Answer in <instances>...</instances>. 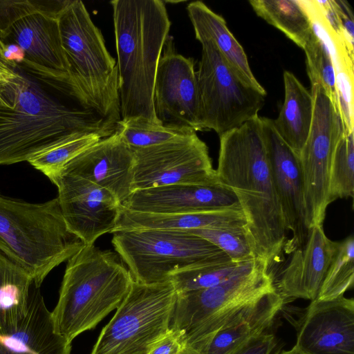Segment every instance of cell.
I'll return each instance as SVG.
<instances>
[{
	"label": "cell",
	"instance_id": "obj_12",
	"mask_svg": "<svg viewBox=\"0 0 354 354\" xmlns=\"http://www.w3.org/2000/svg\"><path fill=\"white\" fill-rule=\"evenodd\" d=\"M131 149L133 192L171 185L218 183L208 147L196 133L164 144Z\"/></svg>",
	"mask_w": 354,
	"mask_h": 354
},
{
	"label": "cell",
	"instance_id": "obj_18",
	"mask_svg": "<svg viewBox=\"0 0 354 354\" xmlns=\"http://www.w3.org/2000/svg\"><path fill=\"white\" fill-rule=\"evenodd\" d=\"M133 165L131 148L115 130L71 160L60 172L108 190L122 205L133 192Z\"/></svg>",
	"mask_w": 354,
	"mask_h": 354
},
{
	"label": "cell",
	"instance_id": "obj_8",
	"mask_svg": "<svg viewBox=\"0 0 354 354\" xmlns=\"http://www.w3.org/2000/svg\"><path fill=\"white\" fill-rule=\"evenodd\" d=\"M176 297L170 280L154 284L133 281L90 354H149L170 329Z\"/></svg>",
	"mask_w": 354,
	"mask_h": 354
},
{
	"label": "cell",
	"instance_id": "obj_31",
	"mask_svg": "<svg viewBox=\"0 0 354 354\" xmlns=\"http://www.w3.org/2000/svg\"><path fill=\"white\" fill-rule=\"evenodd\" d=\"M354 196V131L344 132L333 151L328 187V203Z\"/></svg>",
	"mask_w": 354,
	"mask_h": 354
},
{
	"label": "cell",
	"instance_id": "obj_32",
	"mask_svg": "<svg viewBox=\"0 0 354 354\" xmlns=\"http://www.w3.org/2000/svg\"><path fill=\"white\" fill-rule=\"evenodd\" d=\"M104 138L106 137L99 133H80L36 155L28 162L51 180L71 160Z\"/></svg>",
	"mask_w": 354,
	"mask_h": 354
},
{
	"label": "cell",
	"instance_id": "obj_5",
	"mask_svg": "<svg viewBox=\"0 0 354 354\" xmlns=\"http://www.w3.org/2000/svg\"><path fill=\"white\" fill-rule=\"evenodd\" d=\"M84 245L68 230L57 198L30 203L0 192V252L26 270L37 286Z\"/></svg>",
	"mask_w": 354,
	"mask_h": 354
},
{
	"label": "cell",
	"instance_id": "obj_33",
	"mask_svg": "<svg viewBox=\"0 0 354 354\" xmlns=\"http://www.w3.org/2000/svg\"><path fill=\"white\" fill-rule=\"evenodd\" d=\"M304 50L307 74L313 86H320L337 108L335 67L332 56L323 40L313 30Z\"/></svg>",
	"mask_w": 354,
	"mask_h": 354
},
{
	"label": "cell",
	"instance_id": "obj_19",
	"mask_svg": "<svg viewBox=\"0 0 354 354\" xmlns=\"http://www.w3.org/2000/svg\"><path fill=\"white\" fill-rule=\"evenodd\" d=\"M337 245L326 236L323 225L310 229L305 245L291 252L287 265L273 278L274 288L285 303L317 298Z\"/></svg>",
	"mask_w": 354,
	"mask_h": 354
},
{
	"label": "cell",
	"instance_id": "obj_2",
	"mask_svg": "<svg viewBox=\"0 0 354 354\" xmlns=\"http://www.w3.org/2000/svg\"><path fill=\"white\" fill-rule=\"evenodd\" d=\"M219 138L217 180L236 197L255 258L263 261L270 272L284 250L287 231L261 117L220 135Z\"/></svg>",
	"mask_w": 354,
	"mask_h": 354
},
{
	"label": "cell",
	"instance_id": "obj_9",
	"mask_svg": "<svg viewBox=\"0 0 354 354\" xmlns=\"http://www.w3.org/2000/svg\"><path fill=\"white\" fill-rule=\"evenodd\" d=\"M196 71L203 131L218 136L259 116L266 95L248 85L229 65L212 41H204Z\"/></svg>",
	"mask_w": 354,
	"mask_h": 354
},
{
	"label": "cell",
	"instance_id": "obj_3",
	"mask_svg": "<svg viewBox=\"0 0 354 354\" xmlns=\"http://www.w3.org/2000/svg\"><path fill=\"white\" fill-rule=\"evenodd\" d=\"M120 120L143 118L160 124L154 84L171 21L161 0H113Z\"/></svg>",
	"mask_w": 354,
	"mask_h": 354
},
{
	"label": "cell",
	"instance_id": "obj_10",
	"mask_svg": "<svg viewBox=\"0 0 354 354\" xmlns=\"http://www.w3.org/2000/svg\"><path fill=\"white\" fill-rule=\"evenodd\" d=\"M274 290L267 264L254 259L216 286L177 292L169 327L182 332L189 345L218 315L234 307L257 301Z\"/></svg>",
	"mask_w": 354,
	"mask_h": 354
},
{
	"label": "cell",
	"instance_id": "obj_11",
	"mask_svg": "<svg viewBox=\"0 0 354 354\" xmlns=\"http://www.w3.org/2000/svg\"><path fill=\"white\" fill-rule=\"evenodd\" d=\"M313 114L299 156L304 185L306 226L323 225L328 203L330 167L337 142L345 132L340 115L320 86H311Z\"/></svg>",
	"mask_w": 354,
	"mask_h": 354
},
{
	"label": "cell",
	"instance_id": "obj_16",
	"mask_svg": "<svg viewBox=\"0 0 354 354\" xmlns=\"http://www.w3.org/2000/svg\"><path fill=\"white\" fill-rule=\"evenodd\" d=\"M261 120L286 231L292 234L284 250L292 252L305 245L309 233L306 226L304 185L299 157L279 136L272 119L261 117Z\"/></svg>",
	"mask_w": 354,
	"mask_h": 354
},
{
	"label": "cell",
	"instance_id": "obj_41",
	"mask_svg": "<svg viewBox=\"0 0 354 354\" xmlns=\"http://www.w3.org/2000/svg\"><path fill=\"white\" fill-rule=\"evenodd\" d=\"M178 354H201L195 348L186 345Z\"/></svg>",
	"mask_w": 354,
	"mask_h": 354
},
{
	"label": "cell",
	"instance_id": "obj_15",
	"mask_svg": "<svg viewBox=\"0 0 354 354\" xmlns=\"http://www.w3.org/2000/svg\"><path fill=\"white\" fill-rule=\"evenodd\" d=\"M57 188L60 210L68 230L84 245L112 233L120 202L108 190L74 175L59 173L50 180Z\"/></svg>",
	"mask_w": 354,
	"mask_h": 354
},
{
	"label": "cell",
	"instance_id": "obj_1",
	"mask_svg": "<svg viewBox=\"0 0 354 354\" xmlns=\"http://www.w3.org/2000/svg\"><path fill=\"white\" fill-rule=\"evenodd\" d=\"M115 131L87 104L66 103L48 93L4 59L0 46V165L28 162L80 133L108 137Z\"/></svg>",
	"mask_w": 354,
	"mask_h": 354
},
{
	"label": "cell",
	"instance_id": "obj_21",
	"mask_svg": "<svg viewBox=\"0 0 354 354\" xmlns=\"http://www.w3.org/2000/svg\"><path fill=\"white\" fill-rule=\"evenodd\" d=\"M71 343L54 330L39 287H31L28 311L17 330L0 335V354H71Z\"/></svg>",
	"mask_w": 354,
	"mask_h": 354
},
{
	"label": "cell",
	"instance_id": "obj_17",
	"mask_svg": "<svg viewBox=\"0 0 354 354\" xmlns=\"http://www.w3.org/2000/svg\"><path fill=\"white\" fill-rule=\"evenodd\" d=\"M296 344L313 354H354V301L344 296L311 301Z\"/></svg>",
	"mask_w": 354,
	"mask_h": 354
},
{
	"label": "cell",
	"instance_id": "obj_36",
	"mask_svg": "<svg viewBox=\"0 0 354 354\" xmlns=\"http://www.w3.org/2000/svg\"><path fill=\"white\" fill-rule=\"evenodd\" d=\"M277 344L274 335L264 332L252 337L231 354H272Z\"/></svg>",
	"mask_w": 354,
	"mask_h": 354
},
{
	"label": "cell",
	"instance_id": "obj_34",
	"mask_svg": "<svg viewBox=\"0 0 354 354\" xmlns=\"http://www.w3.org/2000/svg\"><path fill=\"white\" fill-rule=\"evenodd\" d=\"M183 232L208 241L223 251L234 263H245L256 259L244 226L203 228Z\"/></svg>",
	"mask_w": 354,
	"mask_h": 354
},
{
	"label": "cell",
	"instance_id": "obj_25",
	"mask_svg": "<svg viewBox=\"0 0 354 354\" xmlns=\"http://www.w3.org/2000/svg\"><path fill=\"white\" fill-rule=\"evenodd\" d=\"M284 304L275 290L270 292L252 313L218 331L201 354H231L252 337L266 332Z\"/></svg>",
	"mask_w": 354,
	"mask_h": 354
},
{
	"label": "cell",
	"instance_id": "obj_26",
	"mask_svg": "<svg viewBox=\"0 0 354 354\" xmlns=\"http://www.w3.org/2000/svg\"><path fill=\"white\" fill-rule=\"evenodd\" d=\"M34 280L0 252V335L14 333L28 311Z\"/></svg>",
	"mask_w": 354,
	"mask_h": 354
},
{
	"label": "cell",
	"instance_id": "obj_39",
	"mask_svg": "<svg viewBox=\"0 0 354 354\" xmlns=\"http://www.w3.org/2000/svg\"><path fill=\"white\" fill-rule=\"evenodd\" d=\"M1 38V37H0ZM2 56L4 59L21 65L24 59V53L17 44L0 40Z\"/></svg>",
	"mask_w": 354,
	"mask_h": 354
},
{
	"label": "cell",
	"instance_id": "obj_27",
	"mask_svg": "<svg viewBox=\"0 0 354 354\" xmlns=\"http://www.w3.org/2000/svg\"><path fill=\"white\" fill-rule=\"evenodd\" d=\"M249 3L259 17L304 50L313 28L299 0H250Z\"/></svg>",
	"mask_w": 354,
	"mask_h": 354
},
{
	"label": "cell",
	"instance_id": "obj_14",
	"mask_svg": "<svg viewBox=\"0 0 354 354\" xmlns=\"http://www.w3.org/2000/svg\"><path fill=\"white\" fill-rule=\"evenodd\" d=\"M58 19L45 13L27 16L16 22L1 39L20 46L24 53L20 66L32 77L59 92L82 95L71 80Z\"/></svg>",
	"mask_w": 354,
	"mask_h": 354
},
{
	"label": "cell",
	"instance_id": "obj_30",
	"mask_svg": "<svg viewBox=\"0 0 354 354\" xmlns=\"http://www.w3.org/2000/svg\"><path fill=\"white\" fill-rule=\"evenodd\" d=\"M354 284V238L350 235L338 242L316 299H333L344 296Z\"/></svg>",
	"mask_w": 354,
	"mask_h": 354
},
{
	"label": "cell",
	"instance_id": "obj_22",
	"mask_svg": "<svg viewBox=\"0 0 354 354\" xmlns=\"http://www.w3.org/2000/svg\"><path fill=\"white\" fill-rule=\"evenodd\" d=\"M240 205L189 214H153L131 211L122 205L112 233L135 230L188 231L203 228L234 227L245 225Z\"/></svg>",
	"mask_w": 354,
	"mask_h": 354
},
{
	"label": "cell",
	"instance_id": "obj_40",
	"mask_svg": "<svg viewBox=\"0 0 354 354\" xmlns=\"http://www.w3.org/2000/svg\"><path fill=\"white\" fill-rule=\"evenodd\" d=\"M276 354H313V353L306 352L295 345L290 350L283 351L276 353Z\"/></svg>",
	"mask_w": 354,
	"mask_h": 354
},
{
	"label": "cell",
	"instance_id": "obj_4",
	"mask_svg": "<svg viewBox=\"0 0 354 354\" xmlns=\"http://www.w3.org/2000/svg\"><path fill=\"white\" fill-rule=\"evenodd\" d=\"M133 282L115 251L84 245L67 261L58 301L51 312L55 332L72 343L117 309Z\"/></svg>",
	"mask_w": 354,
	"mask_h": 354
},
{
	"label": "cell",
	"instance_id": "obj_28",
	"mask_svg": "<svg viewBox=\"0 0 354 354\" xmlns=\"http://www.w3.org/2000/svg\"><path fill=\"white\" fill-rule=\"evenodd\" d=\"M245 263H234L229 258L217 260L176 271L169 280L177 292L205 289L226 280Z\"/></svg>",
	"mask_w": 354,
	"mask_h": 354
},
{
	"label": "cell",
	"instance_id": "obj_29",
	"mask_svg": "<svg viewBox=\"0 0 354 354\" xmlns=\"http://www.w3.org/2000/svg\"><path fill=\"white\" fill-rule=\"evenodd\" d=\"M115 130L131 148H145L176 140L196 131L155 123L143 118L120 120Z\"/></svg>",
	"mask_w": 354,
	"mask_h": 354
},
{
	"label": "cell",
	"instance_id": "obj_6",
	"mask_svg": "<svg viewBox=\"0 0 354 354\" xmlns=\"http://www.w3.org/2000/svg\"><path fill=\"white\" fill-rule=\"evenodd\" d=\"M58 19L73 85L86 102L116 129L121 120L118 66L106 48L101 31L80 0H71Z\"/></svg>",
	"mask_w": 354,
	"mask_h": 354
},
{
	"label": "cell",
	"instance_id": "obj_20",
	"mask_svg": "<svg viewBox=\"0 0 354 354\" xmlns=\"http://www.w3.org/2000/svg\"><path fill=\"white\" fill-rule=\"evenodd\" d=\"M124 208L153 214H189L239 205L230 189L215 185H171L132 192Z\"/></svg>",
	"mask_w": 354,
	"mask_h": 354
},
{
	"label": "cell",
	"instance_id": "obj_23",
	"mask_svg": "<svg viewBox=\"0 0 354 354\" xmlns=\"http://www.w3.org/2000/svg\"><path fill=\"white\" fill-rule=\"evenodd\" d=\"M196 39L200 43L212 41L234 71L250 86L266 95L250 67L246 54L229 30L225 19L203 2L192 1L187 6Z\"/></svg>",
	"mask_w": 354,
	"mask_h": 354
},
{
	"label": "cell",
	"instance_id": "obj_38",
	"mask_svg": "<svg viewBox=\"0 0 354 354\" xmlns=\"http://www.w3.org/2000/svg\"><path fill=\"white\" fill-rule=\"evenodd\" d=\"M333 3L346 41L349 48L353 50L354 22L351 8L344 0H333Z\"/></svg>",
	"mask_w": 354,
	"mask_h": 354
},
{
	"label": "cell",
	"instance_id": "obj_13",
	"mask_svg": "<svg viewBox=\"0 0 354 354\" xmlns=\"http://www.w3.org/2000/svg\"><path fill=\"white\" fill-rule=\"evenodd\" d=\"M153 106L156 116L161 124L203 131L194 59L178 54L170 35L165 42L158 65Z\"/></svg>",
	"mask_w": 354,
	"mask_h": 354
},
{
	"label": "cell",
	"instance_id": "obj_37",
	"mask_svg": "<svg viewBox=\"0 0 354 354\" xmlns=\"http://www.w3.org/2000/svg\"><path fill=\"white\" fill-rule=\"evenodd\" d=\"M186 345L183 333L170 328L156 344L149 354H178Z\"/></svg>",
	"mask_w": 354,
	"mask_h": 354
},
{
	"label": "cell",
	"instance_id": "obj_24",
	"mask_svg": "<svg viewBox=\"0 0 354 354\" xmlns=\"http://www.w3.org/2000/svg\"><path fill=\"white\" fill-rule=\"evenodd\" d=\"M283 83V103L273 124L279 136L299 157L311 127L313 98L311 93L290 71H284Z\"/></svg>",
	"mask_w": 354,
	"mask_h": 354
},
{
	"label": "cell",
	"instance_id": "obj_35",
	"mask_svg": "<svg viewBox=\"0 0 354 354\" xmlns=\"http://www.w3.org/2000/svg\"><path fill=\"white\" fill-rule=\"evenodd\" d=\"M70 0H0V37L20 19L36 13L59 17Z\"/></svg>",
	"mask_w": 354,
	"mask_h": 354
},
{
	"label": "cell",
	"instance_id": "obj_7",
	"mask_svg": "<svg viewBox=\"0 0 354 354\" xmlns=\"http://www.w3.org/2000/svg\"><path fill=\"white\" fill-rule=\"evenodd\" d=\"M113 234L115 251L133 281L142 284L163 283L176 271L229 258L208 241L183 231L135 230Z\"/></svg>",
	"mask_w": 354,
	"mask_h": 354
}]
</instances>
